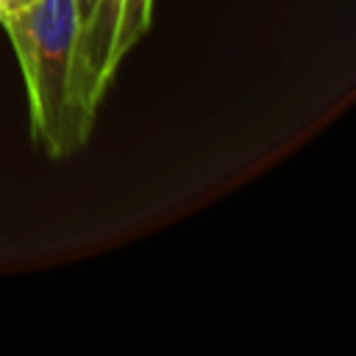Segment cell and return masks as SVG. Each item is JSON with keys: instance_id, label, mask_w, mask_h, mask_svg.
Instances as JSON below:
<instances>
[{"instance_id": "cell-2", "label": "cell", "mask_w": 356, "mask_h": 356, "mask_svg": "<svg viewBox=\"0 0 356 356\" xmlns=\"http://www.w3.org/2000/svg\"><path fill=\"white\" fill-rule=\"evenodd\" d=\"M153 17V0H122V19L117 31V44H114V61H120L139 44V39L147 33Z\"/></svg>"}, {"instance_id": "cell-1", "label": "cell", "mask_w": 356, "mask_h": 356, "mask_svg": "<svg viewBox=\"0 0 356 356\" xmlns=\"http://www.w3.org/2000/svg\"><path fill=\"white\" fill-rule=\"evenodd\" d=\"M75 0H31L0 14L28 89L31 131L47 156L61 159L81 147L70 111V70L78 33Z\"/></svg>"}, {"instance_id": "cell-4", "label": "cell", "mask_w": 356, "mask_h": 356, "mask_svg": "<svg viewBox=\"0 0 356 356\" xmlns=\"http://www.w3.org/2000/svg\"><path fill=\"white\" fill-rule=\"evenodd\" d=\"M75 3H78V17H83V14H86V8H89V3H92V0H75Z\"/></svg>"}, {"instance_id": "cell-3", "label": "cell", "mask_w": 356, "mask_h": 356, "mask_svg": "<svg viewBox=\"0 0 356 356\" xmlns=\"http://www.w3.org/2000/svg\"><path fill=\"white\" fill-rule=\"evenodd\" d=\"M31 0H0V14H6V11H14V8H22V6H28Z\"/></svg>"}]
</instances>
